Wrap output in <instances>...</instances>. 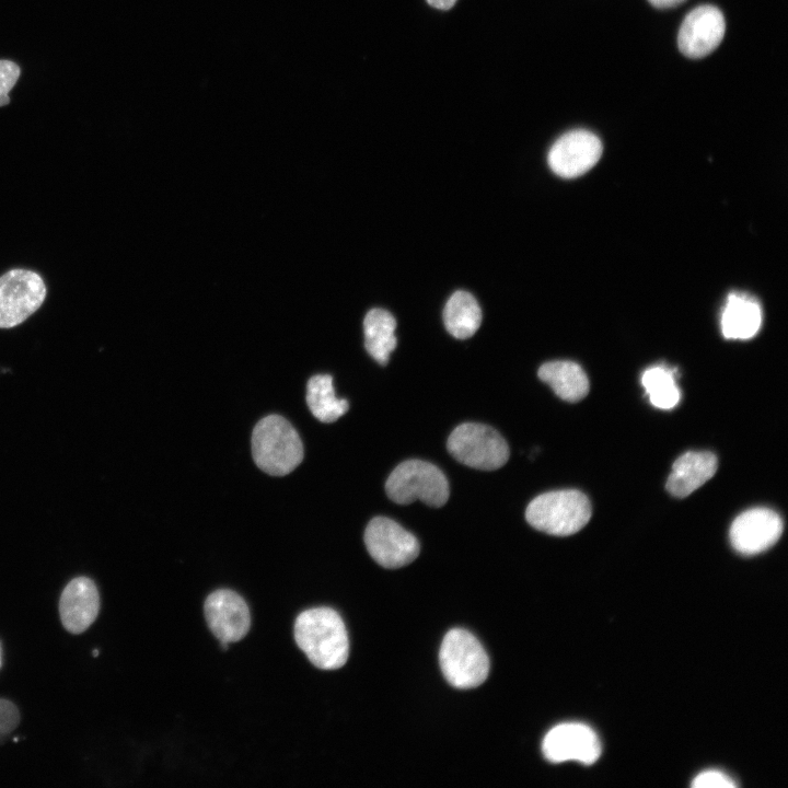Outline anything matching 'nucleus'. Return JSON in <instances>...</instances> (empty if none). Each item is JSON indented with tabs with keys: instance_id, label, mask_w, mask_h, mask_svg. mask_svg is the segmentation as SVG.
Instances as JSON below:
<instances>
[{
	"instance_id": "25",
	"label": "nucleus",
	"mask_w": 788,
	"mask_h": 788,
	"mask_svg": "<svg viewBox=\"0 0 788 788\" xmlns=\"http://www.w3.org/2000/svg\"><path fill=\"white\" fill-rule=\"evenodd\" d=\"M653 7L658 9L674 8L686 0H648Z\"/></svg>"
},
{
	"instance_id": "5",
	"label": "nucleus",
	"mask_w": 788,
	"mask_h": 788,
	"mask_svg": "<svg viewBox=\"0 0 788 788\" xmlns=\"http://www.w3.org/2000/svg\"><path fill=\"white\" fill-rule=\"evenodd\" d=\"M440 668L445 680L461 690L474 688L489 674V659L480 642L465 629L448 631L439 651Z\"/></svg>"
},
{
	"instance_id": "14",
	"label": "nucleus",
	"mask_w": 788,
	"mask_h": 788,
	"mask_svg": "<svg viewBox=\"0 0 788 788\" xmlns=\"http://www.w3.org/2000/svg\"><path fill=\"white\" fill-rule=\"evenodd\" d=\"M100 610V595L95 583L79 577L63 589L59 614L63 627L71 634H81L95 621Z\"/></svg>"
},
{
	"instance_id": "15",
	"label": "nucleus",
	"mask_w": 788,
	"mask_h": 788,
	"mask_svg": "<svg viewBox=\"0 0 788 788\" xmlns=\"http://www.w3.org/2000/svg\"><path fill=\"white\" fill-rule=\"evenodd\" d=\"M717 467L718 461L714 453L686 452L673 463L667 489L674 497H686L710 479Z\"/></svg>"
},
{
	"instance_id": "24",
	"label": "nucleus",
	"mask_w": 788,
	"mask_h": 788,
	"mask_svg": "<svg viewBox=\"0 0 788 788\" xmlns=\"http://www.w3.org/2000/svg\"><path fill=\"white\" fill-rule=\"evenodd\" d=\"M20 722V712L16 706L7 699L0 698V737L13 731Z\"/></svg>"
},
{
	"instance_id": "6",
	"label": "nucleus",
	"mask_w": 788,
	"mask_h": 788,
	"mask_svg": "<svg viewBox=\"0 0 788 788\" xmlns=\"http://www.w3.org/2000/svg\"><path fill=\"white\" fill-rule=\"evenodd\" d=\"M447 448L460 463L483 471H494L509 460V447L494 428L476 422L459 425L449 436Z\"/></svg>"
},
{
	"instance_id": "21",
	"label": "nucleus",
	"mask_w": 788,
	"mask_h": 788,
	"mask_svg": "<svg viewBox=\"0 0 788 788\" xmlns=\"http://www.w3.org/2000/svg\"><path fill=\"white\" fill-rule=\"evenodd\" d=\"M676 369L667 366L648 368L641 376V384L650 403L661 409H671L677 405L681 392L675 382Z\"/></svg>"
},
{
	"instance_id": "9",
	"label": "nucleus",
	"mask_w": 788,
	"mask_h": 788,
	"mask_svg": "<svg viewBox=\"0 0 788 788\" xmlns=\"http://www.w3.org/2000/svg\"><path fill=\"white\" fill-rule=\"evenodd\" d=\"M602 142L586 129L570 130L551 147L547 161L551 170L560 177L573 178L588 172L602 154Z\"/></svg>"
},
{
	"instance_id": "2",
	"label": "nucleus",
	"mask_w": 788,
	"mask_h": 788,
	"mask_svg": "<svg viewBox=\"0 0 788 788\" xmlns=\"http://www.w3.org/2000/svg\"><path fill=\"white\" fill-rule=\"evenodd\" d=\"M252 454L262 471L273 476H283L301 463L303 444L286 418L268 415L254 427Z\"/></svg>"
},
{
	"instance_id": "4",
	"label": "nucleus",
	"mask_w": 788,
	"mask_h": 788,
	"mask_svg": "<svg viewBox=\"0 0 788 788\" xmlns=\"http://www.w3.org/2000/svg\"><path fill=\"white\" fill-rule=\"evenodd\" d=\"M385 491L398 505L420 500L434 508L443 506L450 495L448 479L441 470L421 460L399 463L387 477Z\"/></svg>"
},
{
	"instance_id": "1",
	"label": "nucleus",
	"mask_w": 788,
	"mask_h": 788,
	"mask_svg": "<svg viewBox=\"0 0 788 788\" xmlns=\"http://www.w3.org/2000/svg\"><path fill=\"white\" fill-rule=\"evenodd\" d=\"M294 639L313 665L322 670L341 668L349 656L346 626L331 607L302 612L294 623Z\"/></svg>"
},
{
	"instance_id": "7",
	"label": "nucleus",
	"mask_w": 788,
	"mask_h": 788,
	"mask_svg": "<svg viewBox=\"0 0 788 788\" xmlns=\"http://www.w3.org/2000/svg\"><path fill=\"white\" fill-rule=\"evenodd\" d=\"M46 286L39 274L12 269L0 277V328L23 323L43 304Z\"/></svg>"
},
{
	"instance_id": "11",
	"label": "nucleus",
	"mask_w": 788,
	"mask_h": 788,
	"mask_svg": "<svg viewBox=\"0 0 788 788\" xmlns=\"http://www.w3.org/2000/svg\"><path fill=\"white\" fill-rule=\"evenodd\" d=\"M726 32L722 12L714 5H699L684 19L677 35L680 51L688 58H703L721 43Z\"/></svg>"
},
{
	"instance_id": "10",
	"label": "nucleus",
	"mask_w": 788,
	"mask_h": 788,
	"mask_svg": "<svg viewBox=\"0 0 788 788\" xmlns=\"http://www.w3.org/2000/svg\"><path fill=\"white\" fill-rule=\"evenodd\" d=\"M542 751L545 758L552 763L577 761L590 765L600 757L601 743L590 727L579 722H566L546 733Z\"/></svg>"
},
{
	"instance_id": "20",
	"label": "nucleus",
	"mask_w": 788,
	"mask_h": 788,
	"mask_svg": "<svg viewBox=\"0 0 788 788\" xmlns=\"http://www.w3.org/2000/svg\"><path fill=\"white\" fill-rule=\"evenodd\" d=\"M306 404L313 416L322 422H334L349 408L345 398H337L329 374H316L309 379L306 385Z\"/></svg>"
},
{
	"instance_id": "16",
	"label": "nucleus",
	"mask_w": 788,
	"mask_h": 788,
	"mask_svg": "<svg viewBox=\"0 0 788 788\" xmlns=\"http://www.w3.org/2000/svg\"><path fill=\"white\" fill-rule=\"evenodd\" d=\"M761 325L762 309L753 297L739 292L728 296L721 314V331L726 338H752Z\"/></svg>"
},
{
	"instance_id": "12",
	"label": "nucleus",
	"mask_w": 788,
	"mask_h": 788,
	"mask_svg": "<svg viewBox=\"0 0 788 788\" xmlns=\"http://www.w3.org/2000/svg\"><path fill=\"white\" fill-rule=\"evenodd\" d=\"M783 520L767 508H753L739 514L731 524L732 547L743 555H755L773 546L781 535Z\"/></svg>"
},
{
	"instance_id": "13",
	"label": "nucleus",
	"mask_w": 788,
	"mask_h": 788,
	"mask_svg": "<svg viewBox=\"0 0 788 788\" xmlns=\"http://www.w3.org/2000/svg\"><path fill=\"white\" fill-rule=\"evenodd\" d=\"M204 612L211 633L220 642L237 641L250 629L248 606L244 599L232 590L220 589L208 595Z\"/></svg>"
},
{
	"instance_id": "19",
	"label": "nucleus",
	"mask_w": 788,
	"mask_h": 788,
	"mask_svg": "<svg viewBox=\"0 0 788 788\" xmlns=\"http://www.w3.org/2000/svg\"><path fill=\"white\" fill-rule=\"evenodd\" d=\"M447 331L457 339L473 336L482 323V311L476 299L466 291H456L443 310Z\"/></svg>"
},
{
	"instance_id": "3",
	"label": "nucleus",
	"mask_w": 788,
	"mask_h": 788,
	"mask_svg": "<svg viewBox=\"0 0 788 788\" xmlns=\"http://www.w3.org/2000/svg\"><path fill=\"white\" fill-rule=\"evenodd\" d=\"M591 503L576 489L544 493L535 497L525 510V519L534 529L556 536L571 535L590 520Z\"/></svg>"
},
{
	"instance_id": "18",
	"label": "nucleus",
	"mask_w": 788,
	"mask_h": 788,
	"mask_svg": "<svg viewBox=\"0 0 788 788\" xmlns=\"http://www.w3.org/2000/svg\"><path fill=\"white\" fill-rule=\"evenodd\" d=\"M396 321L383 309L370 310L363 321L364 347L381 366L389 362L390 354L396 348Z\"/></svg>"
},
{
	"instance_id": "17",
	"label": "nucleus",
	"mask_w": 788,
	"mask_h": 788,
	"mask_svg": "<svg viewBox=\"0 0 788 788\" xmlns=\"http://www.w3.org/2000/svg\"><path fill=\"white\" fill-rule=\"evenodd\" d=\"M541 381L567 402H578L589 392V380L583 369L572 361H549L537 371Z\"/></svg>"
},
{
	"instance_id": "8",
	"label": "nucleus",
	"mask_w": 788,
	"mask_h": 788,
	"mask_svg": "<svg viewBox=\"0 0 788 788\" xmlns=\"http://www.w3.org/2000/svg\"><path fill=\"white\" fill-rule=\"evenodd\" d=\"M364 544L370 556L382 567L399 568L419 555V542L397 522L375 517L364 531Z\"/></svg>"
},
{
	"instance_id": "27",
	"label": "nucleus",
	"mask_w": 788,
	"mask_h": 788,
	"mask_svg": "<svg viewBox=\"0 0 788 788\" xmlns=\"http://www.w3.org/2000/svg\"><path fill=\"white\" fill-rule=\"evenodd\" d=\"M93 654H94V657H96V656L99 654V651H97V650H94V651H93Z\"/></svg>"
},
{
	"instance_id": "23",
	"label": "nucleus",
	"mask_w": 788,
	"mask_h": 788,
	"mask_svg": "<svg viewBox=\"0 0 788 788\" xmlns=\"http://www.w3.org/2000/svg\"><path fill=\"white\" fill-rule=\"evenodd\" d=\"M692 786L694 788H733L737 785L728 775L721 772L707 770L698 774L694 778Z\"/></svg>"
},
{
	"instance_id": "26",
	"label": "nucleus",
	"mask_w": 788,
	"mask_h": 788,
	"mask_svg": "<svg viewBox=\"0 0 788 788\" xmlns=\"http://www.w3.org/2000/svg\"><path fill=\"white\" fill-rule=\"evenodd\" d=\"M427 2L433 8L448 10L454 5L456 0H427Z\"/></svg>"
},
{
	"instance_id": "22",
	"label": "nucleus",
	"mask_w": 788,
	"mask_h": 788,
	"mask_svg": "<svg viewBox=\"0 0 788 788\" xmlns=\"http://www.w3.org/2000/svg\"><path fill=\"white\" fill-rule=\"evenodd\" d=\"M19 66L10 60H0V106L10 102L9 92L20 77Z\"/></svg>"
}]
</instances>
